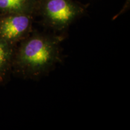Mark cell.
Returning a JSON list of instances; mask_svg holds the SVG:
<instances>
[{
	"label": "cell",
	"mask_w": 130,
	"mask_h": 130,
	"mask_svg": "<svg viewBox=\"0 0 130 130\" xmlns=\"http://www.w3.org/2000/svg\"><path fill=\"white\" fill-rule=\"evenodd\" d=\"M37 0H0V13H26L32 14L36 11Z\"/></svg>",
	"instance_id": "4"
},
{
	"label": "cell",
	"mask_w": 130,
	"mask_h": 130,
	"mask_svg": "<svg viewBox=\"0 0 130 130\" xmlns=\"http://www.w3.org/2000/svg\"><path fill=\"white\" fill-rule=\"evenodd\" d=\"M14 49L15 47L0 38V77L3 79L12 69Z\"/></svg>",
	"instance_id": "5"
},
{
	"label": "cell",
	"mask_w": 130,
	"mask_h": 130,
	"mask_svg": "<svg viewBox=\"0 0 130 130\" xmlns=\"http://www.w3.org/2000/svg\"><path fill=\"white\" fill-rule=\"evenodd\" d=\"M36 9L45 23L56 31L66 29L84 11L72 0H37Z\"/></svg>",
	"instance_id": "2"
},
{
	"label": "cell",
	"mask_w": 130,
	"mask_h": 130,
	"mask_svg": "<svg viewBox=\"0 0 130 130\" xmlns=\"http://www.w3.org/2000/svg\"><path fill=\"white\" fill-rule=\"evenodd\" d=\"M61 41L58 36L30 34L15 47L12 69L27 78L46 74L59 61Z\"/></svg>",
	"instance_id": "1"
},
{
	"label": "cell",
	"mask_w": 130,
	"mask_h": 130,
	"mask_svg": "<svg viewBox=\"0 0 130 130\" xmlns=\"http://www.w3.org/2000/svg\"><path fill=\"white\" fill-rule=\"evenodd\" d=\"M3 79H3L2 78H1V77H0V83H1L2 82V81H3Z\"/></svg>",
	"instance_id": "6"
},
{
	"label": "cell",
	"mask_w": 130,
	"mask_h": 130,
	"mask_svg": "<svg viewBox=\"0 0 130 130\" xmlns=\"http://www.w3.org/2000/svg\"><path fill=\"white\" fill-rule=\"evenodd\" d=\"M32 14H9L0 18V38L15 47L30 34Z\"/></svg>",
	"instance_id": "3"
}]
</instances>
